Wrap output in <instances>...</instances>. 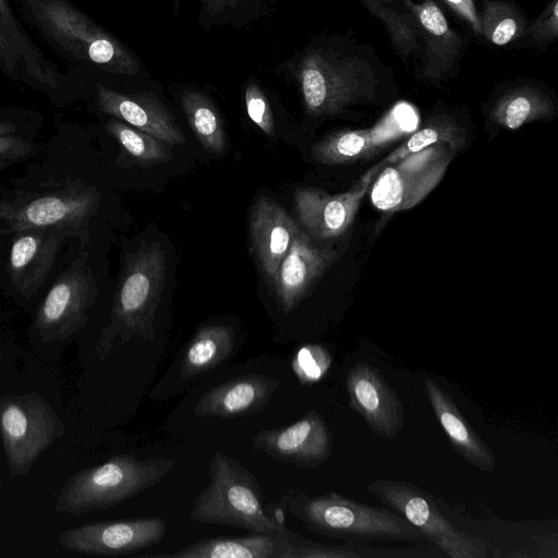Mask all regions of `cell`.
<instances>
[{"instance_id":"6da1fadb","label":"cell","mask_w":558,"mask_h":558,"mask_svg":"<svg viewBox=\"0 0 558 558\" xmlns=\"http://www.w3.org/2000/svg\"><path fill=\"white\" fill-rule=\"evenodd\" d=\"M166 256L158 242L143 243L125 264L120 287L102 329L96 355L104 361L114 345L132 337L155 339L154 320L165 288Z\"/></svg>"},{"instance_id":"7a4b0ae2","label":"cell","mask_w":558,"mask_h":558,"mask_svg":"<svg viewBox=\"0 0 558 558\" xmlns=\"http://www.w3.org/2000/svg\"><path fill=\"white\" fill-rule=\"evenodd\" d=\"M174 466L166 458L138 459L118 453L99 465L70 476L62 485L54 510L72 517L105 510L159 483Z\"/></svg>"},{"instance_id":"3957f363","label":"cell","mask_w":558,"mask_h":558,"mask_svg":"<svg viewBox=\"0 0 558 558\" xmlns=\"http://www.w3.org/2000/svg\"><path fill=\"white\" fill-rule=\"evenodd\" d=\"M269 513L256 477L238 460L215 452L209 483L196 496L190 521L236 526L253 533H275L281 519Z\"/></svg>"},{"instance_id":"277c9868","label":"cell","mask_w":558,"mask_h":558,"mask_svg":"<svg viewBox=\"0 0 558 558\" xmlns=\"http://www.w3.org/2000/svg\"><path fill=\"white\" fill-rule=\"evenodd\" d=\"M284 508L310 530L355 542H413L423 534L400 514L345 498L335 492L282 498Z\"/></svg>"},{"instance_id":"5b68a950","label":"cell","mask_w":558,"mask_h":558,"mask_svg":"<svg viewBox=\"0 0 558 558\" xmlns=\"http://www.w3.org/2000/svg\"><path fill=\"white\" fill-rule=\"evenodd\" d=\"M296 76L306 111L313 117L335 116L351 105L372 100L378 84L365 60L327 50L306 53Z\"/></svg>"},{"instance_id":"8992f818","label":"cell","mask_w":558,"mask_h":558,"mask_svg":"<svg viewBox=\"0 0 558 558\" xmlns=\"http://www.w3.org/2000/svg\"><path fill=\"white\" fill-rule=\"evenodd\" d=\"M39 27L62 49L106 71L134 75L138 64L112 36L68 0H24Z\"/></svg>"},{"instance_id":"52a82bcc","label":"cell","mask_w":558,"mask_h":558,"mask_svg":"<svg viewBox=\"0 0 558 558\" xmlns=\"http://www.w3.org/2000/svg\"><path fill=\"white\" fill-rule=\"evenodd\" d=\"M65 432L62 418L38 392L0 397V436L12 476L26 475Z\"/></svg>"},{"instance_id":"ba28073f","label":"cell","mask_w":558,"mask_h":558,"mask_svg":"<svg viewBox=\"0 0 558 558\" xmlns=\"http://www.w3.org/2000/svg\"><path fill=\"white\" fill-rule=\"evenodd\" d=\"M366 490L395 509L451 558H486L482 539L459 531L420 487L402 481L375 480Z\"/></svg>"},{"instance_id":"9c48e42d","label":"cell","mask_w":558,"mask_h":558,"mask_svg":"<svg viewBox=\"0 0 558 558\" xmlns=\"http://www.w3.org/2000/svg\"><path fill=\"white\" fill-rule=\"evenodd\" d=\"M453 154L437 144L385 167L371 189L373 205L386 213L414 207L440 182Z\"/></svg>"},{"instance_id":"30bf717a","label":"cell","mask_w":558,"mask_h":558,"mask_svg":"<svg viewBox=\"0 0 558 558\" xmlns=\"http://www.w3.org/2000/svg\"><path fill=\"white\" fill-rule=\"evenodd\" d=\"M166 532V522L160 517L101 521L64 530L57 543L81 554L120 556L158 544Z\"/></svg>"},{"instance_id":"8fae6325","label":"cell","mask_w":558,"mask_h":558,"mask_svg":"<svg viewBox=\"0 0 558 558\" xmlns=\"http://www.w3.org/2000/svg\"><path fill=\"white\" fill-rule=\"evenodd\" d=\"M350 407L372 432L384 439L396 438L404 427V408L383 374L368 363L359 362L345 377Z\"/></svg>"},{"instance_id":"7c38bea8","label":"cell","mask_w":558,"mask_h":558,"mask_svg":"<svg viewBox=\"0 0 558 558\" xmlns=\"http://www.w3.org/2000/svg\"><path fill=\"white\" fill-rule=\"evenodd\" d=\"M253 447L278 461L313 469L330 458L332 445L324 417L310 411L291 425L259 432Z\"/></svg>"},{"instance_id":"4fadbf2b","label":"cell","mask_w":558,"mask_h":558,"mask_svg":"<svg viewBox=\"0 0 558 558\" xmlns=\"http://www.w3.org/2000/svg\"><path fill=\"white\" fill-rule=\"evenodd\" d=\"M93 289L86 271L69 269L49 290L37 313L35 326L44 342L65 340L81 329L93 304Z\"/></svg>"},{"instance_id":"5bb4252c","label":"cell","mask_w":558,"mask_h":558,"mask_svg":"<svg viewBox=\"0 0 558 558\" xmlns=\"http://www.w3.org/2000/svg\"><path fill=\"white\" fill-rule=\"evenodd\" d=\"M93 204L90 195L71 192L0 202V232L75 228L87 218Z\"/></svg>"},{"instance_id":"9a60e30c","label":"cell","mask_w":558,"mask_h":558,"mask_svg":"<svg viewBox=\"0 0 558 558\" xmlns=\"http://www.w3.org/2000/svg\"><path fill=\"white\" fill-rule=\"evenodd\" d=\"M372 180L361 178L350 191L333 195L314 189L298 190L295 210L306 233L319 240L342 235L352 225Z\"/></svg>"},{"instance_id":"2e32d148","label":"cell","mask_w":558,"mask_h":558,"mask_svg":"<svg viewBox=\"0 0 558 558\" xmlns=\"http://www.w3.org/2000/svg\"><path fill=\"white\" fill-rule=\"evenodd\" d=\"M252 250L268 286L300 231L286 209L268 196H258L250 213Z\"/></svg>"},{"instance_id":"e0dca14e","label":"cell","mask_w":558,"mask_h":558,"mask_svg":"<svg viewBox=\"0 0 558 558\" xmlns=\"http://www.w3.org/2000/svg\"><path fill=\"white\" fill-rule=\"evenodd\" d=\"M97 100L104 112L158 138L166 145H182L185 142L184 134L172 114L151 93L121 94L99 84Z\"/></svg>"},{"instance_id":"ac0fdd59","label":"cell","mask_w":558,"mask_h":558,"mask_svg":"<svg viewBox=\"0 0 558 558\" xmlns=\"http://www.w3.org/2000/svg\"><path fill=\"white\" fill-rule=\"evenodd\" d=\"M336 258L333 250L314 243L306 232L300 230L278 268L274 283L281 308L286 312L293 310L314 280Z\"/></svg>"},{"instance_id":"d6986e66","label":"cell","mask_w":558,"mask_h":558,"mask_svg":"<svg viewBox=\"0 0 558 558\" xmlns=\"http://www.w3.org/2000/svg\"><path fill=\"white\" fill-rule=\"evenodd\" d=\"M404 4L418 25L425 43L422 76L436 83L453 73L462 54V39L456 34L440 8L433 0L417 4L404 0Z\"/></svg>"},{"instance_id":"ffe728a7","label":"cell","mask_w":558,"mask_h":558,"mask_svg":"<svg viewBox=\"0 0 558 558\" xmlns=\"http://www.w3.org/2000/svg\"><path fill=\"white\" fill-rule=\"evenodd\" d=\"M279 386L268 376L248 375L222 383L198 400L194 413L198 417H233L262 411Z\"/></svg>"},{"instance_id":"44dd1931","label":"cell","mask_w":558,"mask_h":558,"mask_svg":"<svg viewBox=\"0 0 558 558\" xmlns=\"http://www.w3.org/2000/svg\"><path fill=\"white\" fill-rule=\"evenodd\" d=\"M433 412L451 447L466 462L481 471H494L496 459L486 442L473 430L451 397L433 379H425Z\"/></svg>"},{"instance_id":"7402d4cb","label":"cell","mask_w":558,"mask_h":558,"mask_svg":"<svg viewBox=\"0 0 558 558\" xmlns=\"http://www.w3.org/2000/svg\"><path fill=\"white\" fill-rule=\"evenodd\" d=\"M59 228L21 231L10 253V272L21 292L36 291L48 276L59 245Z\"/></svg>"},{"instance_id":"603a6c76","label":"cell","mask_w":558,"mask_h":558,"mask_svg":"<svg viewBox=\"0 0 558 558\" xmlns=\"http://www.w3.org/2000/svg\"><path fill=\"white\" fill-rule=\"evenodd\" d=\"M284 529L281 518L275 533L206 538L168 556L172 558H286Z\"/></svg>"},{"instance_id":"cb8c5ba5","label":"cell","mask_w":558,"mask_h":558,"mask_svg":"<svg viewBox=\"0 0 558 558\" xmlns=\"http://www.w3.org/2000/svg\"><path fill=\"white\" fill-rule=\"evenodd\" d=\"M235 345L231 326L210 324L201 327L183 351L178 371V389L230 357Z\"/></svg>"},{"instance_id":"d4e9b609","label":"cell","mask_w":558,"mask_h":558,"mask_svg":"<svg viewBox=\"0 0 558 558\" xmlns=\"http://www.w3.org/2000/svg\"><path fill=\"white\" fill-rule=\"evenodd\" d=\"M0 59L11 73L21 62L37 83L53 87L56 76L15 19L7 0H0Z\"/></svg>"},{"instance_id":"484cf974","label":"cell","mask_w":558,"mask_h":558,"mask_svg":"<svg viewBox=\"0 0 558 558\" xmlns=\"http://www.w3.org/2000/svg\"><path fill=\"white\" fill-rule=\"evenodd\" d=\"M464 138L462 128L452 118L437 116L424 128L413 133L381 161L373 166L362 178L374 179L385 167L432 145L447 144L457 153L463 146Z\"/></svg>"},{"instance_id":"4316f807","label":"cell","mask_w":558,"mask_h":558,"mask_svg":"<svg viewBox=\"0 0 558 558\" xmlns=\"http://www.w3.org/2000/svg\"><path fill=\"white\" fill-rule=\"evenodd\" d=\"M553 112V102L546 95L532 87H520L498 99L492 117L501 126L517 130L529 122L548 118Z\"/></svg>"},{"instance_id":"83f0119b","label":"cell","mask_w":558,"mask_h":558,"mask_svg":"<svg viewBox=\"0 0 558 558\" xmlns=\"http://www.w3.org/2000/svg\"><path fill=\"white\" fill-rule=\"evenodd\" d=\"M383 144L375 130H347L328 135L312 148L314 160L324 165L355 162Z\"/></svg>"},{"instance_id":"f1b7e54d","label":"cell","mask_w":558,"mask_h":558,"mask_svg":"<svg viewBox=\"0 0 558 558\" xmlns=\"http://www.w3.org/2000/svg\"><path fill=\"white\" fill-rule=\"evenodd\" d=\"M181 106L201 144L211 153L222 154L226 149L225 128L210 99L199 92L186 90L181 95Z\"/></svg>"},{"instance_id":"f546056e","label":"cell","mask_w":558,"mask_h":558,"mask_svg":"<svg viewBox=\"0 0 558 558\" xmlns=\"http://www.w3.org/2000/svg\"><path fill=\"white\" fill-rule=\"evenodd\" d=\"M387 27L397 49L404 56L421 51L422 35L404 0H361Z\"/></svg>"},{"instance_id":"4dcf8cb0","label":"cell","mask_w":558,"mask_h":558,"mask_svg":"<svg viewBox=\"0 0 558 558\" xmlns=\"http://www.w3.org/2000/svg\"><path fill=\"white\" fill-rule=\"evenodd\" d=\"M482 36L505 46L522 34L524 19L513 5L500 0H485L480 13Z\"/></svg>"},{"instance_id":"1f68e13d","label":"cell","mask_w":558,"mask_h":558,"mask_svg":"<svg viewBox=\"0 0 558 558\" xmlns=\"http://www.w3.org/2000/svg\"><path fill=\"white\" fill-rule=\"evenodd\" d=\"M107 129L126 153L141 161L162 162L172 158L163 142L132 125L112 120Z\"/></svg>"},{"instance_id":"d6a6232c","label":"cell","mask_w":558,"mask_h":558,"mask_svg":"<svg viewBox=\"0 0 558 558\" xmlns=\"http://www.w3.org/2000/svg\"><path fill=\"white\" fill-rule=\"evenodd\" d=\"M245 107L248 118L267 135L275 129L274 116L267 97L258 85L250 83L245 87Z\"/></svg>"},{"instance_id":"836d02e7","label":"cell","mask_w":558,"mask_h":558,"mask_svg":"<svg viewBox=\"0 0 558 558\" xmlns=\"http://www.w3.org/2000/svg\"><path fill=\"white\" fill-rule=\"evenodd\" d=\"M299 364L302 365L300 374L306 380H317L329 367L331 359L320 347L310 345L299 352Z\"/></svg>"},{"instance_id":"e575fe53","label":"cell","mask_w":558,"mask_h":558,"mask_svg":"<svg viewBox=\"0 0 558 558\" xmlns=\"http://www.w3.org/2000/svg\"><path fill=\"white\" fill-rule=\"evenodd\" d=\"M558 34V0H553L531 28V36L539 43L550 41Z\"/></svg>"},{"instance_id":"d590c367","label":"cell","mask_w":558,"mask_h":558,"mask_svg":"<svg viewBox=\"0 0 558 558\" xmlns=\"http://www.w3.org/2000/svg\"><path fill=\"white\" fill-rule=\"evenodd\" d=\"M452 11L463 19L471 27L473 33L482 36L480 14L473 0H444Z\"/></svg>"},{"instance_id":"8d00e7d4","label":"cell","mask_w":558,"mask_h":558,"mask_svg":"<svg viewBox=\"0 0 558 558\" xmlns=\"http://www.w3.org/2000/svg\"><path fill=\"white\" fill-rule=\"evenodd\" d=\"M29 149V144L21 138L10 135L0 136V161L25 155Z\"/></svg>"},{"instance_id":"74e56055","label":"cell","mask_w":558,"mask_h":558,"mask_svg":"<svg viewBox=\"0 0 558 558\" xmlns=\"http://www.w3.org/2000/svg\"><path fill=\"white\" fill-rule=\"evenodd\" d=\"M239 1L240 0H202L203 10L213 17H217L225 11L233 9Z\"/></svg>"},{"instance_id":"f35d334b","label":"cell","mask_w":558,"mask_h":558,"mask_svg":"<svg viewBox=\"0 0 558 558\" xmlns=\"http://www.w3.org/2000/svg\"><path fill=\"white\" fill-rule=\"evenodd\" d=\"M15 126L11 123L0 122V136L10 135L14 132Z\"/></svg>"},{"instance_id":"ab89813d","label":"cell","mask_w":558,"mask_h":558,"mask_svg":"<svg viewBox=\"0 0 558 558\" xmlns=\"http://www.w3.org/2000/svg\"><path fill=\"white\" fill-rule=\"evenodd\" d=\"M1 496H2V483L0 481V501H1Z\"/></svg>"}]
</instances>
